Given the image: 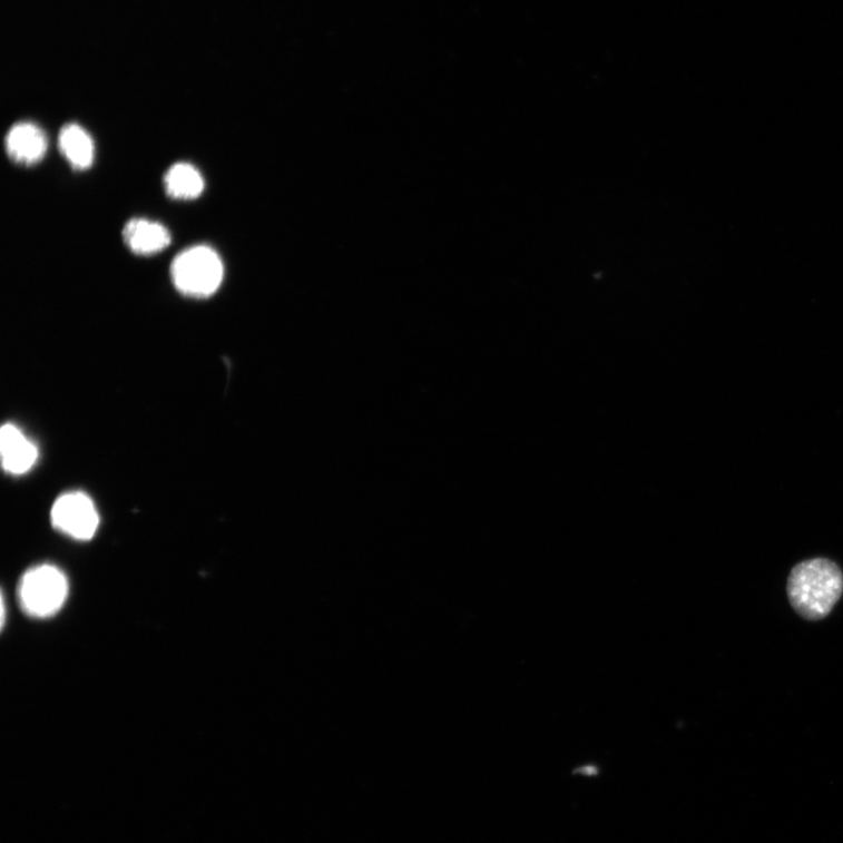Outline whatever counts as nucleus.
<instances>
[{
    "label": "nucleus",
    "mask_w": 843,
    "mask_h": 843,
    "mask_svg": "<svg viewBox=\"0 0 843 843\" xmlns=\"http://www.w3.org/2000/svg\"><path fill=\"white\" fill-rule=\"evenodd\" d=\"M842 591L841 569L827 559H812L796 565L788 578L791 605L807 620L826 618Z\"/></svg>",
    "instance_id": "f257e3e1"
},
{
    "label": "nucleus",
    "mask_w": 843,
    "mask_h": 843,
    "mask_svg": "<svg viewBox=\"0 0 843 843\" xmlns=\"http://www.w3.org/2000/svg\"><path fill=\"white\" fill-rule=\"evenodd\" d=\"M170 271L177 291L186 297L198 300L212 297L224 277L222 259L207 245L185 249L174 259Z\"/></svg>",
    "instance_id": "f03ea898"
},
{
    "label": "nucleus",
    "mask_w": 843,
    "mask_h": 843,
    "mask_svg": "<svg viewBox=\"0 0 843 843\" xmlns=\"http://www.w3.org/2000/svg\"><path fill=\"white\" fill-rule=\"evenodd\" d=\"M18 596L22 610L30 617L50 618L62 608L67 600L68 581L58 567L40 565L31 568L21 578Z\"/></svg>",
    "instance_id": "7ed1b4c3"
},
{
    "label": "nucleus",
    "mask_w": 843,
    "mask_h": 843,
    "mask_svg": "<svg viewBox=\"0 0 843 843\" xmlns=\"http://www.w3.org/2000/svg\"><path fill=\"white\" fill-rule=\"evenodd\" d=\"M51 519L58 531L77 540L92 539L100 522L94 500L82 492L59 497L52 508Z\"/></svg>",
    "instance_id": "20e7f679"
},
{
    "label": "nucleus",
    "mask_w": 843,
    "mask_h": 843,
    "mask_svg": "<svg viewBox=\"0 0 843 843\" xmlns=\"http://www.w3.org/2000/svg\"><path fill=\"white\" fill-rule=\"evenodd\" d=\"M6 148L16 164L35 166L47 155V135L32 122H18L7 135Z\"/></svg>",
    "instance_id": "39448f33"
},
{
    "label": "nucleus",
    "mask_w": 843,
    "mask_h": 843,
    "mask_svg": "<svg viewBox=\"0 0 843 843\" xmlns=\"http://www.w3.org/2000/svg\"><path fill=\"white\" fill-rule=\"evenodd\" d=\"M0 453L3 468L11 474L29 472L38 460V448L13 424H6L0 431Z\"/></svg>",
    "instance_id": "423d86ee"
},
{
    "label": "nucleus",
    "mask_w": 843,
    "mask_h": 843,
    "mask_svg": "<svg viewBox=\"0 0 843 843\" xmlns=\"http://www.w3.org/2000/svg\"><path fill=\"white\" fill-rule=\"evenodd\" d=\"M122 236L131 253L139 256L161 253L171 243V235L166 226L145 218L129 220Z\"/></svg>",
    "instance_id": "0eeeda50"
},
{
    "label": "nucleus",
    "mask_w": 843,
    "mask_h": 843,
    "mask_svg": "<svg viewBox=\"0 0 843 843\" xmlns=\"http://www.w3.org/2000/svg\"><path fill=\"white\" fill-rule=\"evenodd\" d=\"M59 148L75 170H86L95 161V144L78 124L65 125L59 134Z\"/></svg>",
    "instance_id": "6e6552de"
},
{
    "label": "nucleus",
    "mask_w": 843,
    "mask_h": 843,
    "mask_svg": "<svg viewBox=\"0 0 843 843\" xmlns=\"http://www.w3.org/2000/svg\"><path fill=\"white\" fill-rule=\"evenodd\" d=\"M165 187L171 198L190 200L199 197L203 193L204 179L194 166L180 163L174 165L167 171Z\"/></svg>",
    "instance_id": "1a4fd4ad"
}]
</instances>
